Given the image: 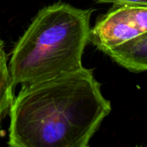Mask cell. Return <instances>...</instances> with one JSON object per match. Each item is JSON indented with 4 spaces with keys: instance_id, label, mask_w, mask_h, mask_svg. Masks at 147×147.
Masks as SVG:
<instances>
[{
    "instance_id": "obj_1",
    "label": "cell",
    "mask_w": 147,
    "mask_h": 147,
    "mask_svg": "<svg viewBox=\"0 0 147 147\" xmlns=\"http://www.w3.org/2000/svg\"><path fill=\"white\" fill-rule=\"evenodd\" d=\"M111 102L92 69L22 86L10 111L9 147H89Z\"/></svg>"
},
{
    "instance_id": "obj_2",
    "label": "cell",
    "mask_w": 147,
    "mask_h": 147,
    "mask_svg": "<svg viewBox=\"0 0 147 147\" xmlns=\"http://www.w3.org/2000/svg\"><path fill=\"white\" fill-rule=\"evenodd\" d=\"M93 12L61 1L41 9L11 51L8 70L14 88L81 69Z\"/></svg>"
},
{
    "instance_id": "obj_3",
    "label": "cell",
    "mask_w": 147,
    "mask_h": 147,
    "mask_svg": "<svg viewBox=\"0 0 147 147\" xmlns=\"http://www.w3.org/2000/svg\"><path fill=\"white\" fill-rule=\"evenodd\" d=\"M141 34L129 18L125 6L113 5L91 27L89 42L105 54Z\"/></svg>"
},
{
    "instance_id": "obj_4",
    "label": "cell",
    "mask_w": 147,
    "mask_h": 147,
    "mask_svg": "<svg viewBox=\"0 0 147 147\" xmlns=\"http://www.w3.org/2000/svg\"><path fill=\"white\" fill-rule=\"evenodd\" d=\"M105 54L131 72L147 71V32L109 49Z\"/></svg>"
},
{
    "instance_id": "obj_5",
    "label": "cell",
    "mask_w": 147,
    "mask_h": 147,
    "mask_svg": "<svg viewBox=\"0 0 147 147\" xmlns=\"http://www.w3.org/2000/svg\"><path fill=\"white\" fill-rule=\"evenodd\" d=\"M14 86L11 83L8 63L0 68V128L10 114L11 105L14 100Z\"/></svg>"
},
{
    "instance_id": "obj_6",
    "label": "cell",
    "mask_w": 147,
    "mask_h": 147,
    "mask_svg": "<svg viewBox=\"0 0 147 147\" xmlns=\"http://www.w3.org/2000/svg\"><path fill=\"white\" fill-rule=\"evenodd\" d=\"M127 14L141 33L147 32V7L125 6Z\"/></svg>"
},
{
    "instance_id": "obj_7",
    "label": "cell",
    "mask_w": 147,
    "mask_h": 147,
    "mask_svg": "<svg viewBox=\"0 0 147 147\" xmlns=\"http://www.w3.org/2000/svg\"><path fill=\"white\" fill-rule=\"evenodd\" d=\"M97 4H111L115 6L147 7V0H94Z\"/></svg>"
},
{
    "instance_id": "obj_8",
    "label": "cell",
    "mask_w": 147,
    "mask_h": 147,
    "mask_svg": "<svg viewBox=\"0 0 147 147\" xmlns=\"http://www.w3.org/2000/svg\"><path fill=\"white\" fill-rule=\"evenodd\" d=\"M8 63L7 61V58H6V55L5 52V45H4V42L0 38V68H1L3 66L6 65Z\"/></svg>"
},
{
    "instance_id": "obj_9",
    "label": "cell",
    "mask_w": 147,
    "mask_h": 147,
    "mask_svg": "<svg viewBox=\"0 0 147 147\" xmlns=\"http://www.w3.org/2000/svg\"><path fill=\"white\" fill-rule=\"evenodd\" d=\"M138 147H143V146H138Z\"/></svg>"
}]
</instances>
